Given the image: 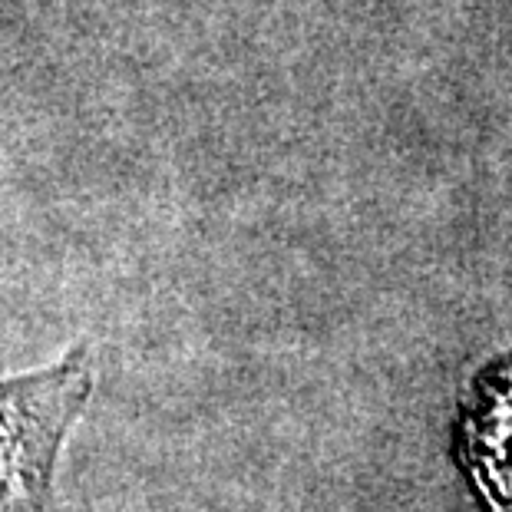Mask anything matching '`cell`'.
Wrapping results in <instances>:
<instances>
[{
    "instance_id": "6da1fadb",
    "label": "cell",
    "mask_w": 512,
    "mask_h": 512,
    "mask_svg": "<svg viewBox=\"0 0 512 512\" xmlns=\"http://www.w3.org/2000/svg\"><path fill=\"white\" fill-rule=\"evenodd\" d=\"M90 394L86 347L34 374L0 380V512H50L53 466Z\"/></svg>"
}]
</instances>
